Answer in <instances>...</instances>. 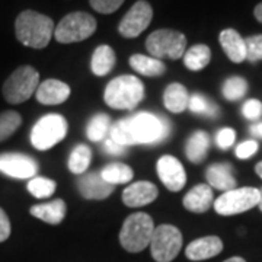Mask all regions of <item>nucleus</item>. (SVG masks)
I'll list each match as a JSON object with an SVG mask.
<instances>
[{"mask_svg": "<svg viewBox=\"0 0 262 262\" xmlns=\"http://www.w3.org/2000/svg\"><path fill=\"white\" fill-rule=\"evenodd\" d=\"M92 159V151L86 144H79L76 146L70 158H69V169L75 175H83L88 170Z\"/></svg>", "mask_w": 262, "mask_h": 262, "instance_id": "obj_28", "label": "nucleus"}, {"mask_svg": "<svg viewBox=\"0 0 262 262\" xmlns=\"http://www.w3.org/2000/svg\"><path fill=\"white\" fill-rule=\"evenodd\" d=\"M259 203V189L252 187L234 188L226 191L214 201V208L219 214L234 215L251 210Z\"/></svg>", "mask_w": 262, "mask_h": 262, "instance_id": "obj_10", "label": "nucleus"}, {"mask_svg": "<svg viewBox=\"0 0 262 262\" xmlns=\"http://www.w3.org/2000/svg\"><path fill=\"white\" fill-rule=\"evenodd\" d=\"M234 139H236V133L233 128H222L215 136V143L220 149L226 150L233 144Z\"/></svg>", "mask_w": 262, "mask_h": 262, "instance_id": "obj_37", "label": "nucleus"}, {"mask_svg": "<svg viewBox=\"0 0 262 262\" xmlns=\"http://www.w3.org/2000/svg\"><path fill=\"white\" fill-rule=\"evenodd\" d=\"M146 48L155 58L178 60L185 53L187 38L179 31L158 29L147 37Z\"/></svg>", "mask_w": 262, "mask_h": 262, "instance_id": "obj_7", "label": "nucleus"}, {"mask_svg": "<svg viewBox=\"0 0 262 262\" xmlns=\"http://www.w3.org/2000/svg\"><path fill=\"white\" fill-rule=\"evenodd\" d=\"M155 232L153 219L146 213H134L125 219L120 232V244L131 253L141 252L150 245Z\"/></svg>", "mask_w": 262, "mask_h": 262, "instance_id": "obj_4", "label": "nucleus"}, {"mask_svg": "<svg viewBox=\"0 0 262 262\" xmlns=\"http://www.w3.org/2000/svg\"><path fill=\"white\" fill-rule=\"evenodd\" d=\"M188 108H189L194 114L207 115V117H210V118H214V117L219 115V108H217V105H214L211 101H208L206 96H203V95L200 94L189 96Z\"/></svg>", "mask_w": 262, "mask_h": 262, "instance_id": "obj_33", "label": "nucleus"}, {"mask_svg": "<svg viewBox=\"0 0 262 262\" xmlns=\"http://www.w3.org/2000/svg\"><path fill=\"white\" fill-rule=\"evenodd\" d=\"M170 133L169 122L159 115L139 113L115 122L111 127V139L124 147L133 144H158Z\"/></svg>", "mask_w": 262, "mask_h": 262, "instance_id": "obj_1", "label": "nucleus"}, {"mask_svg": "<svg viewBox=\"0 0 262 262\" xmlns=\"http://www.w3.org/2000/svg\"><path fill=\"white\" fill-rule=\"evenodd\" d=\"M210 147V137L206 131H195L187 141V158L192 163H201L204 162Z\"/></svg>", "mask_w": 262, "mask_h": 262, "instance_id": "obj_24", "label": "nucleus"}, {"mask_svg": "<svg viewBox=\"0 0 262 262\" xmlns=\"http://www.w3.org/2000/svg\"><path fill=\"white\" fill-rule=\"evenodd\" d=\"M245 47H246V60L252 63L262 60V34L245 38Z\"/></svg>", "mask_w": 262, "mask_h": 262, "instance_id": "obj_34", "label": "nucleus"}, {"mask_svg": "<svg viewBox=\"0 0 262 262\" xmlns=\"http://www.w3.org/2000/svg\"><path fill=\"white\" fill-rule=\"evenodd\" d=\"M251 133H252L255 137H258V139H262V122L253 124L252 127H251Z\"/></svg>", "mask_w": 262, "mask_h": 262, "instance_id": "obj_41", "label": "nucleus"}, {"mask_svg": "<svg viewBox=\"0 0 262 262\" xmlns=\"http://www.w3.org/2000/svg\"><path fill=\"white\" fill-rule=\"evenodd\" d=\"M103 149L106 150L108 153H111V155H121L122 151L125 150V147L121 146V144H118L117 141H114L113 139L110 137V139H106L105 143H103Z\"/></svg>", "mask_w": 262, "mask_h": 262, "instance_id": "obj_40", "label": "nucleus"}, {"mask_svg": "<svg viewBox=\"0 0 262 262\" xmlns=\"http://www.w3.org/2000/svg\"><path fill=\"white\" fill-rule=\"evenodd\" d=\"M255 172L258 173V177H259V178H262V162H259V163L255 166Z\"/></svg>", "mask_w": 262, "mask_h": 262, "instance_id": "obj_44", "label": "nucleus"}, {"mask_svg": "<svg viewBox=\"0 0 262 262\" xmlns=\"http://www.w3.org/2000/svg\"><path fill=\"white\" fill-rule=\"evenodd\" d=\"M96 31V19L86 12H72L57 24L54 38L61 44L80 42Z\"/></svg>", "mask_w": 262, "mask_h": 262, "instance_id": "obj_6", "label": "nucleus"}, {"mask_svg": "<svg viewBox=\"0 0 262 262\" xmlns=\"http://www.w3.org/2000/svg\"><path fill=\"white\" fill-rule=\"evenodd\" d=\"M220 44L222 48L233 63H242L246 60V47L245 39L241 37V34L234 29H225L220 34Z\"/></svg>", "mask_w": 262, "mask_h": 262, "instance_id": "obj_20", "label": "nucleus"}, {"mask_svg": "<svg viewBox=\"0 0 262 262\" xmlns=\"http://www.w3.org/2000/svg\"><path fill=\"white\" fill-rule=\"evenodd\" d=\"M258 150V143L255 140H246L236 147V156L239 159H249Z\"/></svg>", "mask_w": 262, "mask_h": 262, "instance_id": "obj_38", "label": "nucleus"}, {"mask_svg": "<svg viewBox=\"0 0 262 262\" xmlns=\"http://www.w3.org/2000/svg\"><path fill=\"white\" fill-rule=\"evenodd\" d=\"M159 195V191L155 184L147 181H139L131 184L122 192V201L127 207H143L153 203Z\"/></svg>", "mask_w": 262, "mask_h": 262, "instance_id": "obj_14", "label": "nucleus"}, {"mask_svg": "<svg viewBox=\"0 0 262 262\" xmlns=\"http://www.w3.org/2000/svg\"><path fill=\"white\" fill-rule=\"evenodd\" d=\"M101 177L108 184L118 185V184H127V182H130L133 177H134V172L125 163H110V165H106L101 170Z\"/></svg>", "mask_w": 262, "mask_h": 262, "instance_id": "obj_27", "label": "nucleus"}, {"mask_svg": "<svg viewBox=\"0 0 262 262\" xmlns=\"http://www.w3.org/2000/svg\"><path fill=\"white\" fill-rule=\"evenodd\" d=\"M77 188L80 195L86 200H105L114 192V185L108 184L101 177V173L83 175L77 181Z\"/></svg>", "mask_w": 262, "mask_h": 262, "instance_id": "obj_15", "label": "nucleus"}, {"mask_svg": "<svg viewBox=\"0 0 262 262\" xmlns=\"http://www.w3.org/2000/svg\"><path fill=\"white\" fill-rule=\"evenodd\" d=\"M242 114L246 120H258L262 115V103L258 99H249L242 106Z\"/></svg>", "mask_w": 262, "mask_h": 262, "instance_id": "obj_36", "label": "nucleus"}, {"mask_svg": "<svg viewBox=\"0 0 262 262\" xmlns=\"http://www.w3.org/2000/svg\"><path fill=\"white\" fill-rule=\"evenodd\" d=\"M115 66V53L110 46H99L94 51L91 69L96 76L108 75Z\"/></svg>", "mask_w": 262, "mask_h": 262, "instance_id": "obj_25", "label": "nucleus"}, {"mask_svg": "<svg viewBox=\"0 0 262 262\" xmlns=\"http://www.w3.org/2000/svg\"><path fill=\"white\" fill-rule=\"evenodd\" d=\"M89 2H91V6L96 12L105 13V15L113 13L117 9H120L124 3V0H89Z\"/></svg>", "mask_w": 262, "mask_h": 262, "instance_id": "obj_35", "label": "nucleus"}, {"mask_svg": "<svg viewBox=\"0 0 262 262\" xmlns=\"http://www.w3.org/2000/svg\"><path fill=\"white\" fill-rule=\"evenodd\" d=\"M153 18V9L146 0H139L133 5L125 16L120 22L118 31L122 37L137 38L141 32L149 28L150 22Z\"/></svg>", "mask_w": 262, "mask_h": 262, "instance_id": "obj_11", "label": "nucleus"}, {"mask_svg": "<svg viewBox=\"0 0 262 262\" xmlns=\"http://www.w3.org/2000/svg\"><path fill=\"white\" fill-rule=\"evenodd\" d=\"M258 207H259V210L262 211V188L259 189V203H258Z\"/></svg>", "mask_w": 262, "mask_h": 262, "instance_id": "obj_45", "label": "nucleus"}, {"mask_svg": "<svg viewBox=\"0 0 262 262\" xmlns=\"http://www.w3.org/2000/svg\"><path fill=\"white\" fill-rule=\"evenodd\" d=\"M35 96H37L38 102L42 105H58L69 99L70 88L61 80L47 79L42 83H39Z\"/></svg>", "mask_w": 262, "mask_h": 262, "instance_id": "obj_17", "label": "nucleus"}, {"mask_svg": "<svg viewBox=\"0 0 262 262\" xmlns=\"http://www.w3.org/2000/svg\"><path fill=\"white\" fill-rule=\"evenodd\" d=\"M66 203L61 198L53 200L46 204H37L29 208V213L48 225H60L66 217Z\"/></svg>", "mask_w": 262, "mask_h": 262, "instance_id": "obj_19", "label": "nucleus"}, {"mask_svg": "<svg viewBox=\"0 0 262 262\" xmlns=\"http://www.w3.org/2000/svg\"><path fill=\"white\" fill-rule=\"evenodd\" d=\"M207 181L210 187L220 191H230L236 188V179L233 177V168L229 163H215L207 169Z\"/></svg>", "mask_w": 262, "mask_h": 262, "instance_id": "obj_21", "label": "nucleus"}, {"mask_svg": "<svg viewBox=\"0 0 262 262\" xmlns=\"http://www.w3.org/2000/svg\"><path fill=\"white\" fill-rule=\"evenodd\" d=\"M151 256L156 262H172L182 248V233L172 225H160L155 227L150 241Z\"/></svg>", "mask_w": 262, "mask_h": 262, "instance_id": "obj_9", "label": "nucleus"}, {"mask_svg": "<svg viewBox=\"0 0 262 262\" xmlns=\"http://www.w3.org/2000/svg\"><path fill=\"white\" fill-rule=\"evenodd\" d=\"M253 15H255V18L258 19V20L262 24V3H259V5L255 8V10H253Z\"/></svg>", "mask_w": 262, "mask_h": 262, "instance_id": "obj_42", "label": "nucleus"}, {"mask_svg": "<svg viewBox=\"0 0 262 262\" xmlns=\"http://www.w3.org/2000/svg\"><path fill=\"white\" fill-rule=\"evenodd\" d=\"M111 127V120L106 114H98L88 124L86 134L89 137V140L101 141L105 139L106 133L110 131Z\"/></svg>", "mask_w": 262, "mask_h": 262, "instance_id": "obj_29", "label": "nucleus"}, {"mask_svg": "<svg viewBox=\"0 0 262 262\" xmlns=\"http://www.w3.org/2000/svg\"><path fill=\"white\" fill-rule=\"evenodd\" d=\"M56 181L42 177H35L29 179L28 182L29 194H32L35 198H48L56 192Z\"/></svg>", "mask_w": 262, "mask_h": 262, "instance_id": "obj_32", "label": "nucleus"}, {"mask_svg": "<svg viewBox=\"0 0 262 262\" xmlns=\"http://www.w3.org/2000/svg\"><path fill=\"white\" fill-rule=\"evenodd\" d=\"M22 124V117L16 111L0 113V143L13 136Z\"/></svg>", "mask_w": 262, "mask_h": 262, "instance_id": "obj_30", "label": "nucleus"}, {"mask_svg": "<svg viewBox=\"0 0 262 262\" xmlns=\"http://www.w3.org/2000/svg\"><path fill=\"white\" fill-rule=\"evenodd\" d=\"M54 22L35 10H24L15 20V34L20 44L31 48H46L54 35Z\"/></svg>", "mask_w": 262, "mask_h": 262, "instance_id": "obj_2", "label": "nucleus"}, {"mask_svg": "<svg viewBox=\"0 0 262 262\" xmlns=\"http://www.w3.org/2000/svg\"><path fill=\"white\" fill-rule=\"evenodd\" d=\"M156 170H158L160 181L163 182V185L168 188L169 191L178 192L187 184L185 169L181 165V162L173 156H169V155L162 156L158 160Z\"/></svg>", "mask_w": 262, "mask_h": 262, "instance_id": "obj_13", "label": "nucleus"}, {"mask_svg": "<svg viewBox=\"0 0 262 262\" xmlns=\"http://www.w3.org/2000/svg\"><path fill=\"white\" fill-rule=\"evenodd\" d=\"M214 203L213 189L210 185H196L184 196V207L192 213H206Z\"/></svg>", "mask_w": 262, "mask_h": 262, "instance_id": "obj_18", "label": "nucleus"}, {"mask_svg": "<svg viewBox=\"0 0 262 262\" xmlns=\"http://www.w3.org/2000/svg\"><path fill=\"white\" fill-rule=\"evenodd\" d=\"M130 66L143 76L147 77H156V76H162L166 72V66L165 63L155 58V57L143 56V54H134L130 57Z\"/></svg>", "mask_w": 262, "mask_h": 262, "instance_id": "obj_23", "label": "nucleus"}, {"mask_svg": "<svg viewBox=\"0 0 262 262\" xmlns=\"http://www.w3.org/2000/svg\"><path fill=\"white\" fill-rule=\"evenodd\" d=\"M163 102H165V106L168 108L170 113L181 114L188 108L189 94L185 89V86H182L181 83H172L165 89Z\"/></svg>", "mask_w": 262, "mask_h": 262, "instance_id": "obj_22", "label": "nucleus"}, {"mask_svg": "<svg viewBox=\"0 0 262 262\" xmlns=\"http://www.w3.org/2000/svg\"><path fill=\"white\" fill-rule=\"evenodd\" d=\"M248 92V82L244 77L233 76L229 77L223 84V95L227 101H239Z\"/></svg>", "mask_w": 262, "mask_h": 262, "instance_id": "obj_31", "label": "nucleus"}, {"mask_svg": "<svg viewBox=\"0 0 262 262\" xmlns=\"http://www.w3.org/2000/svg\"><path fill=\"white\" fill-rule=\"evenodd\" d=\"M39 86V73L32 66H20L3 83L2 92L9 103H22L35 95Z\"/></svg>", "mask_w": 262, "mask_h": 262, "instance_id": "obj_5", "label": "nucleus"}, {"mask_svg": "<svg viewBox=\"0 0 262 262\" xmlns=\"http://www.w3.org/2000/svg\"><path fill=\"white\" fill-rule=\"evenodd\" d=\"M0 172L10 178L32 179L38 172V163L34 158L24 153H2Z\"/></svg>", "mask_w": 262, "mask_h": 262, "instance_id": "obj_12", "label": "nucleus"}, {"mask_svg": "<svg viewBox=\"0 0 262 262\" xmlns=\"http://www.w3.org/2000/svg\"><path fill=\"white\" fill-rule=\"evenodd\" d=\"M225 262H246L244 258H241V256H232V258H229V259H226Z\"/></svg>", "mask_w": 262, "mask_h": 262, "instance_id": "obj_43", "label": "nucleus"}, {"mask_svg": "<svg viewBox=\"0 0 262 262\" xmlns=\"http://www.w3.org/2000/svg\"><path fill=\"white\" fill-rule=\"evenodd\" d=\"M210 60H211V51L204 44H196L191 47L184 56V63L192 72L203 70L210 63Z\"/></svg>", "mask_w": 262, "mask_h": 262, "instance_id": "obj_26", "label": "nucleus"}, {"mask_svg": "<svg viewBox=\"0 0 262 262\" xmlns=\"http://www.w3.org/2000/svg\"><path fill=\"white\" fill-rule=\"evenodd\" d=\"M10 222L6 211L0 207V242L8 241L10 236Z\"/></svg>", "mask_w": 262, "mask_h": 262, "instance_id": "obj_39", "label": "nucleus"}, {"mask_svg": "<svg viewBox=\"0 0 262 262\" xmlns=\"http://www.w3.org/2000/svg\"><path fill=\"white\" fill-rule=\"evenodd\" d=\"M67 136V121L60 114H48L39 118L31 131V143L37 150L54 147Z\"/></svg>", "mask_w": 262, "mask_h": 262, "instance_id": "obj_8", "label": "nucleus"}, {"mask_svg": "<svg viewBox=\"0 0 262 262\" xmlns=\"http://www.w3.org/2000/svg\"><path fill=\"white\" fill-rule=\"evenodd\" d=\"M144 98V86L139 77L124 75L111 80L103 99L108 106L114 110H134Z\"/></svg>", "mask_w": 262, "mask_h": 262, "instance_id": "obj_3", "label": "nucleus"}, {"mask_svg": "<svg viewBox=\"0 0 262 262\" xmlns=\"http://www.w3.org/2000/svg\"><path fill=\"white\" fill-rule=\"evenodd\" d=\"M223 251V242L217 236H206L200 237L188 245L185 255L189 261H204L213 256H217Z\"/></svg>", "mask_w": 262, "mask_h": 262, "instance_id": "obj_16", "label": "nucleus"}]
</instances>
